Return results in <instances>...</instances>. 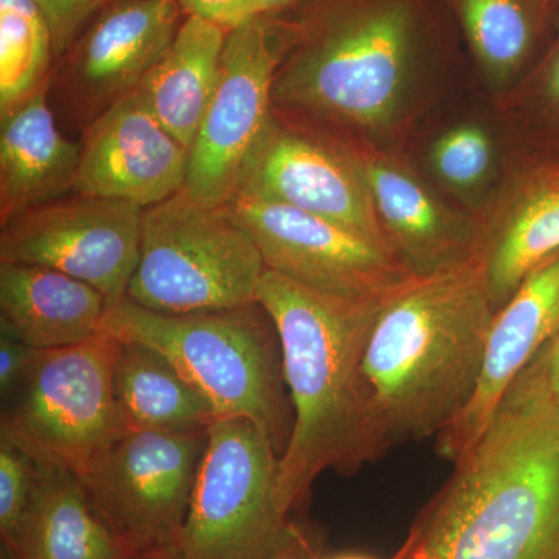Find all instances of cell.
Instances as JSON below:
<instances>
[{
    "mask_svg": "<svg viewBox=\"0 0 559 559\" xmlns=\"http://www.w3.org/2000/svg\"><path fill=\"white\" fill-rule=\"evenodd\" d=\"M385 296H331L271 270L261 277L257 304L277 331L294 415L278 462V502L286 514L325 471L352 473L390 448L362 367Z\"/></svg>",
    "mask_w": 559,
    "mask_h": 559,
    "instance_id": "1",
    "label": "cell"
},
{
    "mask_svg": "<svg viewBox=\"0 0 559 559\" xmlns=\"http://www.w3.org/2000/svg\"><path fill=\"white\" fill-rule=\"evenodd\" d=\"M496 311L476 257L382 299L362 367L390 448L439 436L468 404Z\"/></svg>",
    "mask_w": 559,
    "mask_h": 559,
    "instance_id": "2",
    "label": "cell"
},
{
    "mask_svg": "<svg viewBox=\"0 0 559 559\" xmlns=\"http://www.w3.org/2000/svg\"><path fill=\"white\" fill-rule=\"evenodd\" d=\"M274 112L380 138L399 119L412 75L415 0H322L286 21Z\"/></svg>",
    "mask_w": 559,
    "mask_h": 559,
    "instance_id": "3",
    "label": "cell"
},
{
    "mask_svg": "<svg viewBox=\"0 0 559 559\" xmlns=\"http://www.w3.org/2000/svg\"><path fill=\"white\" fill-rule=\"evenodd\" d=\"M452 465L401 559H559V425L489 426Z\"/></svg>",
    "mask_w": 559,
    "mask_h": 559,
    "instance_id": "4",
    "label": "cell"
},
{
    "mask_svg": "<svg viewBox=\"0 0 559 559\" xmlns=\"http://www.w3.org/2000/svg\"><path fill=\"white\" fill-rule=\"evenodd\" d=\"M103 331L160 352L218 417L249 419L282 457L293 432V407L278 334L259 304L164 314L124 297L109 305Z\"/></svg>",
    "mask_w": 559,
    "mask_h": 559,
    "instance_id": "5",
    "label": "cell"
},
{
    "mask_svg": "<svg viewBox=\"0 0 559 559\" xmlns=\"http://www.w3.org/2000/svg\"><path fill=\"white\" fill-rule=\"evenodd\" d=\"M264 271L259 246L230 209L202 204L182 189L143 209L127 297L164 314L231 310L257 304Z\"/></svg>",
    "mask_w": 559,
    "mask_h": 559,
    "instance_id": "6",
    "label": "cell"
},
{
    "mask_svg": "<svg viewBox=\"0 0 559 559\" xmlns=\"http://www.w3.org/2000/svg\"><path fill=\"white\" fill-rule=\"evenodd\" d=\"M119 348L102 331L69 347L35 349L0 432L38 462L84 479L128 430L114 388Z\"/></svg>",
    "mask_w": 559,
    "mask_h": 559,
    "instance_id": "7",
    "label": "cell"
},
{
    "mask_svg": "<svg viewBox=\"0 0 559 559\" xmlns=\"http://www.w3.org/2000/svg\"><path fill=\"white\" fill-rule=\"evenodd\" d=\"M278 462L274 444L249 419H213L178 558L264 559L285 544L296 525L280 507Z\"/></svg>",
    "mask_w": 559,
    "mask_h": 559,
    "instance_id": "8",
    "label": "cell"
},
{
    "mask_svg": "<svg viewBox=\"0 0 559 559\" xmlns=\"http://www.w3.org/2000/svg\"><path fill=\"white\" fill-rule=\"evenodd\" d=\"M288 46L286 21L253 17L229 32L215 94L190 148L183 190L212 207L235 197L274 117V81Z\"/></svg>",
    "mask_w": 559,
    "mask_h": 559,
    "instance_id": "9",
    "label": "cell"
},
{
    "mask_svg": "<svg viewBox=\"0 0 559 559\" xmlns=\"http://www.w3.org/2000/svg\"><path fill=\"white\" fill-rule=\"evenodd\" d=\"M207 430H127L81 479L130 557L176 550Z\"/></svg>",
    "mask_w": 559,
    "mask_h": 559,
    "instance_id": "10",
    "label": "cell"
},
{
    "mask_svg": "<svg viewBox=\"0 0 559 559\" xmlns=\"http://www.w3.org/2000/svg\"><path fill=\"white\" fill-rule=\"evenodd\" d=\"M142 215L131 202L66 194L2 226L0 263L64 272L116 304L128 296L138 270Z\"/></svg>",
    "mask_w": 559,
    "mask_h": 559,
    "instance_id": "11",
    "label": "cell"
},
{
    "mask_svg": "<svg viewBox=\"0 0 559 559\" xmlns=\"http://www.w3.org/2000/svg\"><path fill=\"white\" fill-rule=\"evenodd\" d=\"M259 246L266 270L331 296L381 297L411 277L384 246L300 210L235 197L227 204Z\"/></svg>",
    "mask_w": 559,
    "mask_h": 559,
    "instance_id": "12",
    "label": "cell"
},
{
    "mask_svg": "<svg viewBox=\"0 0 559 559\" xmlns=\"http://www.w3.org/2000/svg\"><path fill=\"white\" fill-rule=\"evenodd\" d=\"M235 197L275 202L333 221L392 252L345 143L275 112L246 164Z\"/></svg>",
    "mask_w": 559,
    "mask_h": 559,
    "instance_id": "13",
    "label": "cell"
},
{
    "mask_svg": "<svg viewBox=\"0 0 559 559\" xmlns=\"http://www.w3.org/2000/svg\"><path fill=\"white\" fill-rule=\"evenodd\" d=\"M189 156L135 90L84 127L72 193L151 207L183 189Z\"/></svg>",
    "mask_w": 559,
    "mask_h": 559,
    "instance_id": "14",
    "label": "cell"
},
{
    "mask_svg": "<svg viewBox=\"0 0 559 559\" xmlns=\"http://www.w3.org/2000/svg\"><path fill=\"white\" fill-rule=\"evenodd\" d=\"M180 13L178 0H112L66 62L61 90L73 112L91 123L138 90L175 39Z\"/></svg>",
    "mask_w": 559,
    "mask_h": 559,
    "instance_id": "15",
    "label": "cell"
},
{
    "mask_svg": "<svg viewBox=\"0 0 559 559\" xmlns=\"http://www.w3.org/2000/svg\"><path fill=\"white\" fill-rule=\"evenodd\" d=\"M559 330V252L538 264L496 311L476 390L463 411L436 437L440 457L468 454L495 419L511 384Z\"/></svg>",
    "mask_w": 559,
    "mask_h": 559,
    "instance_id": "16",
    "label": "cell"
},
{
    "mask_svg": "<svg viewBox=\"0 0 559 559\" xmlns=\"http://www.w3.org/2000/svg\"><path fill=\"white\" fill-rule=\"evenodd\" d=\"M340 139L366 182L390 249L412 275L433 274L474 257L476 218L448 207L417 173L385 151Z\"/></svg>",
    "mask_w": 559,
    "mask_h": 559,
    "instance_id": "17",
    "label": "cell"
},
{
    "mask_svg": "<svg viewBox=\"0 0 559 559\" xmlns=\"http://www.w3.org/2000/svg\"><path fill=\"white\" fill-rule=\"evenodd\" d=\"M476 223L474 257L500 310L530 272L559 252V165L518 173Z\"/></svg>",
    "mask_w": 559,
    "mask_h": 559,
    "instance_id": "18",
    "label": "cell"
},
{
    "mask_svg": "<svg viewBox=\"0 0 559 559\" xmlns=\"http://www.w3.org/2000/svg\"><path fill=\"white\" fill-rule=\"evenodd\" d=\"M0 226L72 193L80 143L66 139L49 86L0 117Z\"/></svg>",
    "mask_w": 559,
    "mask_h": 559,
    "instance_id": "19",
    "label": "cell"
},
{
    "mask_svg": "<svg viewBox=\"0 0 559 559\" xmlns=\"http://www.w3.org/2000/svg\"><path fill=\"white\" fill-rule=\"evenodd\" d=\"M109 300L50 267L0 263V329L33 349L80 344L102 333Z\"/></svg>",
    "mask_w": 559,
    "mask_h": 559,
    "instance_id": "20",
    "label": "cell"
},
{
    "mask_svg": "<svg viewBox=\"0 0 559 559\" xmlns=\"http://www.w3.org/2000/svg\"><path fill=\"white\" fill-rule=\"evenodd\" d=\"M11 559H124V551L79 476L40 463L31 502L13 539Z\"/></svg>",
    "mask_w": 559,
    "mask_h": 559,
    "instance_id": "21",
    "label": "cell"
},
{
    "mask_svg": "<svg viewBox=\"0 0 559 559\" xmlns=\"http://www.w3.org/2000/svg\"><path fill=\"white\" fill-rule=\"evenodd\" d=\"M227 35L190 14L138 87L154 117L189 151L218 84Z\"/></svg>",
    "mask_w": 559,
    "mask_h": 559,
    "instance_id": "22",
    "label": "cell"
},
{
    "mask_svg": "<svg viewBox=\"0 0 559 559\" xmlns=\"http://www.w3.org/2000/svg\"><path fill=\"white\" fill-rule=\"evenodd\" d=\"M117 404L127 429H209L212 404L157 349L120 341L114 366Z\"/></svg>",
    "mask_w": 559,
    "mask_h": 559,
    "instance_id": "23",
    "label": "cell"
},
{
    "mask_svg": "<svg viewBox=\"0 0 559 559\" xmlns=\"http://www.w3.org/2000/svg\"><path fill=\"white\" fill-rule=\"evenodd\" d=\"M546 0H455L471 49L492 83L506 84L524 68L538 39Z\"/></svg>",
    "mask_w": 559,
    "mask_h": 559,
    "instance_id": "24",
    "label": "cell"
},
{
    "mask_svg": "<svg viewBox=\"0 0 559 559\" xmlns=\"http://www.w3.org/2000/svg\"><path fill=\"white\" fill-rule=\"evenodd\" d=\"M55 49L35 0H0V117L50 86Z\"/></svg>",
    "mask_w": 559,
    "mask_h": 559,
    "instance_id": "25",
    "label": "cell"
},
{
    "mask_svg": "<svg viewBox=\"0 0 559 559\" xmlns=\"http://www.w3.org/2000/svg\"><path fill=\"white\" fill-rule=\"evenodd\" d=\"M532 421L559 425V330L511 384L491 425Z\"/></svg>",
    "mask_w": 559,
    "mask_h": 559,
    "instance_id": "26",
    "label": "cell"
},
{
    "mask_svg": "<svg viewBox=\"0 0 559 559\" xmlns=\"http://www.w3.org/2000/svg\"><path fill=\"white\" fill-rule=\"evenodd\" d=\"M495 164V143L480 124L463 123L443 132L430 150V165L444 186L459 193L480 189Z\"/></svg>",
    "mask_w": 559,
    "mask_h": 559,
    "instance_id": "27",
    "label": "cell"
},
{
    "mask_svg": "<svg viewBox=\"0 0 559 559\" xmlns=\"http://www.w3.org/2000/svg\"><path fill=\"white\" fill-rule=\"evenodd\" d=\"M39 462L0 432V535L3 546L13 539L31 502Z\"/></svg>",
    "mask_w": 559,
    "mask_h": 559,
    "instance_id": "28",
    "label": "cell"
},
{
    "mask_svg": "<svg viewBox=\"0 0 559 559\" xmlns=\"http://www.w3.org/2000/svg\"><path fill=\"white\" fill-rule=\"evenodd\" d=\"M47 20L55 57H62L79 39L81 28L112 0H35Z\"/></svg>",
    "mask_w": 559,
    "mask_h": 559,
    "instance_id": "29",
    "label": "cell"
},
{
    "mask_svg": "<svg viewBox=\"0 0 559 559\" xmlns=\"http://www.w3.org/2000/svg\"><path fill=\"white\" fill-rule=\"evenodd\" d=\"M187 16H200L202 20L218 24L227 32L240 27L253 20L252 0H178Z\"/></svg>",
    "mask_w": 559,
    "mask_h": 559,
    "instance_id": "30",
    "label": "cell"
},
{
    "mask_svg": "<svg viewBox=\"0 0 559 559\" xmlns=\"http://www.w3.org/2000/svg\"><path fill=\"white\" fill-rule=\"evenodd\" d=\"M33 349L21 340L0 329V393L2 399L17 389L27 373L33 358Z\"/></svg>",
    "mask_w": 559,
    "mask_h": 559,
    "instance_id": "31",
    "label": "cell"
},
{
    "mask_svg": "<svg viewBox=\"0 0 559 559\" xmlns=\"http://www.w3.org/2000/svg\"><path fill=\"white\" fill-rule=\"evenodd\" d=\"M536 92L540 108L559 127V25L557 38L540 64Z\"/></svg>",
    "mask_w": 559,
    "mask_h": 559,
    "instance_id": "32",
    "label": "cell"
},
{
    "mask_svg": "<svg viewBox=\"0 0 559 559\" xmlns=\"http://www.w3.org/2000/svg\"><path fill=\"white\" fill-rule=\"evenodd\" d=\"M310 538L300 528H294L285 544L264 559H318Z\"/></svg>",
    "mask_w": 559,
    "mask_h": 559,
    "instance_id": "33",
    "label": "cell"
},
{
    "mask_svg": "<svg viewBox=\"0 0 559 559\" xmlns=\"http://www.w3.org/2000/svg\"><path fill=\"white\" fill-rule=\"evenodd\" d=\"M294 0H252L253 16H274Z\"/></svg>",
    "mask_w": 559,
    "mask_h": 559,
    "instance_id": "34",
    "label": "cell"
},
{
    "mask_svg": "<svg viewBox=\"0 0 559 559\" xmlns=\"http://www.w3.org/2000/svg\"><path fill=\"white\" fill-rule=\"evenodd\" d=\"M124 559H179L176 550L150 551V554L131 555Z\"/></svg>",
    "mask_w": 559,
    "mask_h": 559,
    "instance_id": "35",
    "label": "cell"
},
{
    "mask_svg": "<svg viewBox=\"0 0 559 559\" xmlns=\"http://www.w3.org/2000/svg\"><path fill=\"white\" fill-rule=\"evenodd\" d=\"M318 559H377L371 557H364V555H336V557H329V558H318ZM392 559H401L400 554L395 555V558Z\"/></svg>",
    "mask_w": 559,
    "mask_h": 559,
    "instance_id": "36",
    "label": "cell"
},
{
    "mask_svg": "<svg viewBox=\"0 0 559 559\" xmlns=\"http://www.w3.org/2000/svg\"><path fill=\"white\" fill-rule=\"evenodd\" d=\"M547 3H550V2H559V0H546Z\"/></svg>",
    "mask_w": 559,
    "mask_h": 559,
    "instance_id": "37",
    "label": "cell"
}]
</instances>
